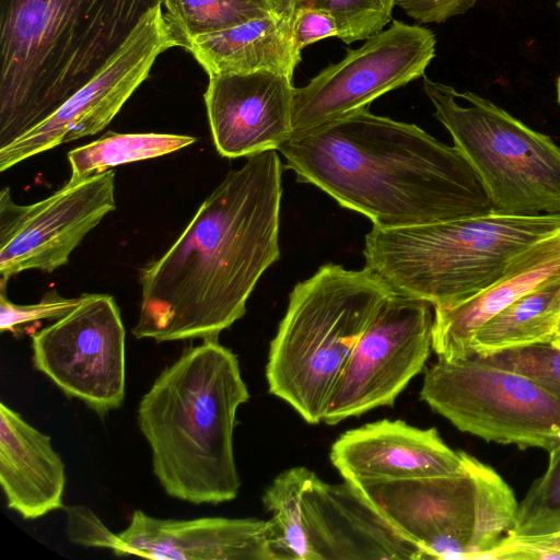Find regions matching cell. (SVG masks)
I'll use <instances>...</instances> for the list:
<instances>
[{
	"label": "cell",
	"mask_w": 560,
	"mask_h": 560,
	"mask_svg": "<svg viewBox=\"0 0 560 560\" xmlns=\"http://www.w3.org/2000/svg\"><path fill=\"white\" fill-rule=\"evenodd\" d=\"M249 398L236 355L218 338L184 350L139 402L138 424L165 492L194 504L236 498V411Z\"/></svg>",
	"instance_id": "4"
},
{
	"label": "cell",
	"mask_w": 560,
	"mask_h": 560,
	"mask_svg": "<svg viewBox=\"0 0 560 560\" xmlns=\"http://www.w3.org/2000/svg\"><path fill=\"white\" fill-rule=\"evenodd\" d=\"M125 327L108 294H84L51 325L32 334L33 364L68 397L101 416L125 399Z\"/></svg>",
	"instance_id": "10"
},
{
	"label": "cell",
	"mask_w": 560,
	"mask_h": 560,
	"mask_svg": "<svg viewBox=\"0 0 560 560\" xmlns=\"http://www.w3.org/2000/svg\"><path fill=\"white\" fill-rule=\"evenodd\" d=\"M115 172L69 182L32 205H16L9 187L0 192L1 284L25 270L52 272L102 219L116 208Z\"/></svg>",
	"instance_id": "14"
},
{
	"label": "cell",
	"mask_w": 560,
	"mask_h": 560,
	"mask_svg": "<svg viewBox=\"0 0 560 560\" xmlns=\"http://www.w3.org/2000/svg\"><path fill=\"white\" fill-rule=\"evenodd\" d=\"M186 49L192 39L276 13V0H164Z\"/></svg>",
	"instance_id": "25"
},
{
	"label": "cell",
	"mask_w": 560,
	"mask_h": 560,
	"mask_svg": "<svg viewBox=\"0 0 560 560\" xmlns=\"http://www.w3.org/2000/svg\"><path fill=\"white\" fill-rule=\"evenodd\" d=\"M314 475L306 467H292L279 474L264 492L262 503L271 513V546L277 560H312L302 495Z\"/></svg>",
	"instance_id": "24"
},
{
	"label": "cell",
	"mask_w": 560,
	"mask_h": 560,
	"mask_svg": "<svg viewBox=\"0 0 560 560\" xmlns=\"http://www.w3.org/2000/svg\"><path fill=\"white\" fill-rule=\"evenodd\" d=\"M465 454L447 446L434 428L384 419L341 434L330 460L343 479L360 485L456 474L465 468Z\"/></svg>",
	"instance_id": "17"
},
{
	"label": "cell",
	"mask_w": 560,
	"mask_h": 560,
	"mask_svg": "<svg viewBox=\"0 0 560 560\" xmlns=\"http://www.w3.org/2000/svg\"><path fill=\"white\" fill-rule=\"evenodd\" d=\"M196 141L195 137L186 135L109 132L68 152L70 178H83L117 165L170 154Z\"/></svg>",
	"instance_id": "23"
},
{
	"label": "cell",
	"mask_w": 560,
	"mask_h": 560,
	"mask_svg": "<svg viewBox=\"0 0 560 560\" xmlns=\"http://www.w3.org/2000/svg\"><path fill=\"white\" fill-rule=\"evenodd\" d=\"M432 308L423 300L390 293L345 365L329 396L325 423L394 404L430 355Z\"/></svg>",
	"instance_id": "11"
},
{
	"label": "cell",
	"mask_w": 560,
	"mask_h": 560,
	"mask_svg": "<svg viewBox=\"0 0 560 560\" xmlns=\"http://www.w3.org/2000/svg\"><path fill=\"white\" fill-rule=\"evenodd\" d=\"M118 537L120 556L156 560H277L269 520L156 518L136 510Z\"/></svg>",
	"instance_id": "18"
},
{
	"label": "cell",
	"mask_w": 560,
	"mask_h": 560,
	"mask_svg": "<svg viewBox=\"0 0 560 560\" xmlns=\"http://www.w3.org/2000/svg\"><path fill=\"white\" fill-rule=\"evenodd\" d=\"M550 343L553 345L555 347L560 348V322L558 324L557 330Z\"/></svg>",
	"instance_id": "34"
},
{
	"label": "cell",
	"mask_w": 560,
	"mask_h": 560,
	"mask_svg": "<svg viewBox=\"0 0 560 560\" xmlns=\"http://www.w3.org/2000/svg\"><path fill=\"white\" fill-rule=\"evenodd\" d=\"M558 8L560 9V0L558 1Z\"/></svg>",
	"instance_id": "36"
},
{
	"label": "cell",
	"mask_w": 560,
	"mask_h": 560,
	"mask_svg": "<svg viewBox=\"0 0 560 560\" xmlns=\"http://www.w3.org/2000/svg\"><path fill=\"white\" fill-rule=\"evenodd\" d=\"M560 233V213L487 214L405 228L373 226L365 268L392 293L435 306L459 303L499 280L532 245Z\"/></svg>",
	"instance_id": "5"
},
{
	"label": "cell",
	"mask_w": 560,
	"mask_h": 560,
	"mask_svg": "<svg viewBox=\"0 0 560 560\" xmlns=\"http://www.w3.org/2000/svg\"><path fill=\"white\" fill-rule=\"evenodd\" d=\"M390 293L365 267L327 264L299 282L270 343L269 392L307 423L322 422L355 345Z\"/></svg>",
	"instance_id": "6"
},
{
	"label": "cell",
	"mask_w": 560,
	"mask_h": 560,
	"mask_svg": "<svg viewBox=\"0 0 560 560\" xmlns=\"http://www.w3.org/2000/svg\"><path fill=\"white\" fill-rule=\"evenodd\" d=\"M0 485L7 506L24 520H36L65 506V464L50 436L2 401Z\"/></svg>",
	"instance_id": "20"
},
{
	"label": "cell",
	"mask_w": 560,
	"mask_h": 560,
	"mask_svg": "<svg viewBox=\"0 0 560 560\" xmlns=\"http://www.w3.org/2000/svg\"><path fill=\"white\" fill-rule=\"evenodd\" d=\"M277 152L252 155L229 172L172 246L142 270L136 338H218L244 316L261 275L280 257Z\"/></svg>",
	"instance_id": "1"
},
{
	"label": "cell",
	"mask_w": 560,
	"mask_h": 560,
	"mask_svg": "<svg viewBox=\"0 0 560 560\" xmlns=\"http://www.w3.org/2000/svg\"><path fill=\"white\" fill-rule=\"evenodd\" d=\"M293 39L300 50L327 37H337L334 15L322 8L303 7L291 16Z\"/></svg>",
	"instance_id": "32"
},
{
	"label": "cell",
	"mask_w": 560,
	"mask_h": 560,
	"mask_svg": "<svg viewBox=\"0 0 560 560\" xmlns=\"http://www.w3.org/2000/svg\"><path fill=\"white\" fill-rule=\"evenodd\" d=\"M478 0H395L407 15L420 24L443 23L466 13Z\"/></svg>",
	"instance_id": "33"
},
{
	"label": "cell",
	"mask_w": 560,
	"mask_h": 560,
	"mask_svg": "<svg viewBox=\"0 0 560 560\" xmlns=\"http://www.w3.org/2000/svg\"><path fill=\"white\" fill-rule=\"evenodd\" d=\"M556 91H557V102L560 105V75L557 79Z\"/></svg>",
	"instance_id": "35"
},
{
	"label": "cell",
	"mask_w": 560,
	"mask_h": 560,
	"mask_svg": "<svg viewBox=\"0 0 560 560\" xmlns=\"http://www.w3.org/2000/svg\"><path fill=\"white\" fill-rule=\"evenodd\" d=\"M434 117L478 175L492 210L560 213V147L491 101L423 75Z\"/></svg>",
	"instance_id": "7"
},
{
	"label": "cell",
	"mask_w": 560,
	"mask_h": 560,
	"mask_svg": "<svg viewBox=\"0 0 560 560\" xmlns=\"http://www.w3.org/2000/svg\"><path fill=\"white\" fill-rule=\"evenodd\" d=\"M486 559H560V532L546 535H506Z\"/></svg>",
	"instance_id": "31"
},
{
	"label": "cell",
	"mask_w": 560,
	"mask_h": 560,
	"mask_svg": "<svg viewBox=\"0 0 560 560\" xmlns=\"http://www.w3.org/2000/svg\"><path fill=\"white\" fill-rule=\"evenodd\" d=\"M560 272V233L528 247L490 287L459 303L435 306L432 350L457 360L471 354L476 331L490 318L547 278Z\"/></svg>",
	"instance_id": "19"
},
{
	"label": "cell",
	"mask_w": 560,
	"mask_h": 560,
	"mask_svg": "<svg viewBox=\"0 0 560 560\" xmlns=\"http://www.w3.org/2000/svg\"><path fill=\"white\" fill-rule=\"evenodd\" d=\"M5 284H1L0 294V331L19 332V327L40 319H58L72 311L80 298L67 299L56 292H49L36 304L20 305L11 302L5 295Z\"/></svg>",
	"instance_id": "29"
},
{
	"label": "cell",
	"mask_w": 560,
	"mask_h": 560,
	"mask_svg": "<svg viewBox=\"0 0 560 560\" xmlns=\"http://www.w3.org/2000/svg\"><path fill=\"white\" fill-rule=\"evenodd\" d=\"M177 46L186 48L183 35L163 14L161 7L152 10L97 74L49 116L0 148V172L103 130L148 78L158 56Z\"/></svg>",
	"instance_id": "13"
},
{
	"label": "cell",
	"mask_w": 560,
	"mask_h": 560,
	"mask_svg": "<svg viewBox=\"0 0 560 560\" xmlns=\"http://www.w3.org/2000/svg\"><path fill=\"white\" fill-rule=\"evenodd\" d=\"M302 511L312 560L429 559L349 480L327 483L314 475Z\"/></svg>",
	"instance_id": "15"
},
{
	"label": "cell",
	"mask_w": 560,
	"mask_h": 560,
	"mask_svg": "<svg viewBox=\"0 0 560 560\" xmlns=\"http://www.w3.org/2000/svg\"><path fill=\"white\" fill-rule=\"evenodd\" d=\"M164 0H0V148L97 74Z\"/></svg>",
	"instance_id": "3"
},
{
	"label": "cell",
	"mask_w": 560,
	"mask_h": 560,
	"mask_svg": "<svg viewBox=\"0 0 560 560\" xmlns=\"http://www.w3.org/2000/svg\"><path fill=\"white\" fill-rule=\"evenodd\" d=\"M294 89L292 79L271 71L209 75L205 104L219 154L278 151L293 135Z\"/></svg>",
	"instance_id": "16"
},
{
	"label": "cell",
	"mask_w": 560,
	"mask_h": 560,
	"mask_svg": "<svg viewBox=\"0 0 560 560\" xmlns=\"http://www.w3.org/2000/svg\"><path fill=\"white\" fill-rule=\"evenodd\" d=\"M435 46L430 28L394 20L306 85L294 89L293 135L368 107L383 94L423 77Z\"/></svg>",
	"instance_id": "12"
},
{
	"label": "cell",
	"mask_w": 560,
	"mask_h": 560,
	"mask_svg": "<svg viewBox=\"0 0 560 560\" xmlns=\"http://www.w3.org/2000/svg\"><path fill=\"white\" fill-rule=\"evenodd\" d=\"M420 398L459 431L521 448L560 443V401L528 377L474 357L439 358Z\"/></svg>",
	"instance_id": "9"
},
{
	"label": "cell",
	"mask_w": 560,
	"mask_h": 560,
	"mask_svg": "<svg viewBox=\"0 0 560 560\" xmlns=\"http://www.w3.org/2000/svg\"><path fill=\"white\" fill-rule=\"evenodd\" d=\"M560 532V443L549 452L545 474L534 481L518 503L516 522L510 534L546 535Z\"/></svg>",
	"instance_id": "27"
},
{
	"label": "cell",
	"mask_w": 560,
	"mask_h": 560,
	"mask_svg": "<svg viewBox=\"0 0 560 560\" xmlns=\"http://www.w3.org/2000/svg\"><path fill=\"white\" fill-rule=\"evenodd\" d=\"M278 152L298 182L318 187L375 228L493 211L478 175L455 145L368 107L294 133Z\"/></svg>",
	"instance_id": "2"
},
{
	"label": "cell",
	"mask_w": 560,
	"mask_h": 560,
	"mask_svg": "<svg viewBox=\"0 0 560 560\" xmlns=\"http://www.w3.org/2000/svg\"><path fill=\"white\" fill-rule=\"evenodd\" d=\"M465 460L452 475L357 486L429 559H486L513 529L518 503L494 469Z\"/></svg>",
	"instance_id": "8"
},
{
	"label": "cell",
	"mask_w": 560,
	"mask_h": 560,
	"mask_svg": "<svg viewBox=\"0 0 560 560\" xmlns=\"http://www.w3.org/2000/svg\"><path fill=\"white\" fill-rule=\"evenodd\" d=\"M188 50L208 75L271 71L293 80L301 51L291 18L277 12L192 39Z\"/></svg>",
	"instance_id": "21"
},
{
	"label": "cell",
	"mask_w": 560,
	"mask_h": 560,
	"mask_svg": "<svg viewBox=\"0 0 560 560\" xmlns=\"http://www.w3.org/2000/svg\"><path fill=\"white\" fill-rule=\"evenodd\" d=\"M395 0H276V12L291 18L303 7L329 11L337 23L338 38L346 44L365 40L392 21Z\"/></svg>",
	"instance_id": "26"
},
{
	"label": "cell",
	"mask_w": 560,
	"mask_h": 560,
	"mask_svg": "<svg viewBox=\"0 0 560 560\" xmlns=\"http://www.w3.org/2000/svg\"><path fill=\"white\" fill-rule=\"evenodd\" d=\"M560 322V272L521 295L475 334L471 354L549 343Z\"/></svg>",
	"instance_id": "22"
},
{
	"label": "cell",
	"mask_w": 560,
	"mask_h": 560,
	"mask_svg": "<svg viewBox=\"0 0 560 560\" xmlns=\"http://www.w3.org/2000/svg\"><path fill=\"white\" fill-rule=\"evenodd\" d=\"M475 359L522 374L560 401V348L549 343H535L472 354Z\"/></svg>",
	"instance_id": "28"
},
{
	"label": "cell",
	"mask_w": 560,
	"mask_h": 560,
	"mask_svg": "<svg viewBox=\"0 0 560 560\" xmlns=\"http://www.w3.org/2000/svg\"><path fill=\"white\" fill-rule=\"evenodd\" d=\"M63 510L67 513V534L72 542L106 548L120 555L121 541L118 534L112 533L89 508L63 506Z\"/></svg>",
	"instance_id": "30"
}]
</instances>
